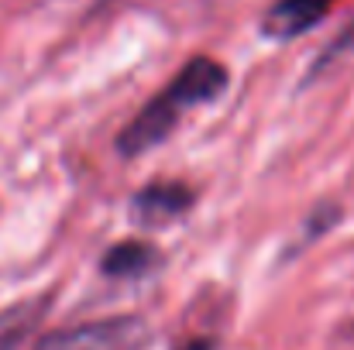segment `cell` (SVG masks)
<instances>
[{
    "label": "cell",
    "instance_id": "cell-3",
    "mask_svg": "<svg viewBox=\"0 0 354 350\" xmlns=\"http://www.w3.org/2000/svg\"><path fill=\"white\" fill-rule=\"evenodd\" d=\"M196 203L193 186L179 182V179H155L148 186H141L131 200V213L141 224H172L179 217H186Z\"/></svg>",
    "mask_w": 354,
    "mask_h": 350
},
{
    "label": "cell",
    "instance_id": "cell-8",
    "mask_svg": "<svg viewBox=\"0 0 354 350\" xmlns=\"http://www.w3.org/2000/svg\"><path fill=\"white\" fill-rule=\"evenodd\" d=\"M183 350H214V344L210 340H193V344H186Z\"/></svg>",
    "mask_w": 354,
    "mask_h": 350
},
{
    "label": "cell",
    "instance_id": "cell-4",
    "mask_svg": "<svg viewBox=\"0 0 354 350\" xmlns=\"http://www.w3.org/2000/svg\"><path fill=\"white\" fill-rule=\"evenodd\" d=\"M337 0H275L261 14V35L272 41H292L306 31H313Z\"/></svg>",
    "mask_w": 354,
    "mask_h": 350
},
{
    "label": "cell",
    "instance_id": "cell-5",
    "mask_svg": "<svg viewBox=\"0 0 354 350\" xmlns=\"http://www.w3.org/2000/svg\"><path fill=\"white\" fill-rule=\"evenodd\" d=\"M162 254L145 240H120L100 257V271L111 278H145L158 268Z\"/></svg>",
    "mask_w": 354,
    "mask_h": 350
},
{
    "label": "cell",
    "instance_id": "cell-7",
    "mask_svg": "<svg viewBox=\"0 0 354 350\" xmlns=\"http://www.w3.org/2000/svg\"><path fill=\"white\" fill-rule=\"evenodd\" d=\"M348 52H354V17H351V24H348V28H344V31L327 45V52L313 62V69L306 72V83H313V76H317V72H324L327 66H334V62H337V59H344Z\"/></svg>",
    "mask_w": 354,
    "mask_h": 350
},
{
    "label": "cell",
    "instance_id": "cell-6",
    "mask_svg": "<svg viewBox=\"0 0 354 350\" xmlns=\"http://www.w3.org/2000/svg\"><path fill=\"white\" fill-rule=\"evenodd\" d=\"M45 309H48L45 295H35V299H24V302H14V306L0 309V350L21 347L35 333V327L41 323Z\"/></svg>",
    "mask_w": 354,
    "mask_h": 350
},
{
    "label": "cell",
    "instance_id": "cell-2",
    "mask_svg": "<svg viewBox=\"0 0 354 350\" xmlns=\"http://www.w3.org/2000/svg\"><path fill=\"white\" fill-rule=\"evenodd\" d=\"M145 344H148V323L141 316H107L45 333L35 350H141Z\"/></svg>",
    "mask_w": 354,
    "mask_h": 350
},
{
    "label": "cell",
    "instance_id": "cell-1",
    "mask_svg": "<svg viewBox=\"0 0 354 350\" xmlns=\"http://www.w3.org/2000/svg\"><path fill=\"white\" fill-rule=\"evenodd\" d=\"M231 86V72L224 62L210 55H193L162 93H155L138 114L131 117L118 134V155L120 158H141L165 144L179 120L193 114L196 107L217 104Z\"/></svg>",
    "mask_w": 354,
    "mask_h": 350
}]
</instances>
